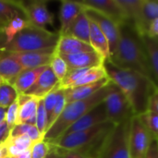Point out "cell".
<instances>
[{"mask_svg":"<svg viewBox=\"0 0 158 158\" xmlns=\"http://www.w3.org/2000/svg\"><path fill=\"white\" fill-rule=\"evenodd\" d=\"M107 78L129 100L135 116L147 111L149 99L157 86L150 78L130 69H120L109 60L104 63Z\"/></svg>","mask_w":158,"mask_h":158,"instance_id":"obj_1","label":"cell"},{"mask_svg":"<svg viewBox=\"0 0 158 158\" xmlns=\"http://www.w3.org/2000/svg\"><path fill=\"white\" fill-rule=\"evenodd\" d=\"M108 60L120 69L139 72L153 80L149 58L142 36L130 22L119 26V41Z\"/></svg>","mask_w":158,"mask_h":158,"instance_id":"obj_2","label":"cell"},{"mask_svg":"<svg viewBox=\"0 0 158 158\" xmlns=\"http://www.w3.org/2000/svg\"><path fill=\"white\" fill-rule=\"evenodd\" d=\"M115 126L106 121L84 131L65 134L49 143L59 149L79 151L88 158H98L106 137Z\"/></svg>","mask_w":158,"mask_h":158,"instance_id":"obj_3","label":"cell"},{"mask_svg":"<svg viewBox=\"0 0 158 158\" xmlns=\"http://www.w3.org/2000/svg\"><path fill=\"white\" fill-rule=\"evenodd\" d=\"M113 85V82L110 81L106 86L103 87L100 91H98L92 96L67 104L62 114L52 125V127H50L45 132L44 140L51 143L60 138L73 123L79 120L85 114L90 112L93 108L103 103L111 91Z\"/></svg>","mask_w":158,"mask_h":158,"instance_id":"obj_4","label":"cell"},{"mask_svg":"<svg viewBox=\"0 0 158 158\" xmlns=\"http://www.w3.org/2000/svg\"><path fill=\"white\" fill-rule=\"evenodd\" d=\"M58 39V32L29 25L19 31L11 42L0 46V52L25 53L55 50Z\"/></svg>","mask_w":158,"mask_h":158,"instance_id":"obj_5","label":"cell"},{"mask_svg":"<svg viewBox=\"0 0 158 158\" xmlns=\"http://www.w3.org/2000/svg\"><path fill=\"white\" fill-rule=\"evenodd\" d=\"M131 119L116 125L106 137L98 158H131L129 147Z\"/></svg>","mask_w":158,"mask_h":158,"instance_id":"obj_6","label":"cell"},{"mask_svg":"<svg viewBox=\"0 0 158 158\" xmlns=\"http://www.w3.org/2000/svg\"><path fill=\"white\" fill-rule=\"evenodd\" d=\"M103 103L106 107L107 119L114 125L121 124L135 116L129 100L115 84Z\"/></svg>","mask_w":158,"mask_h":158,"instance_id":"obj_7","label":"cell"},{"mask_svg":"<svg viewBox=\"0 0 158 158\" xmlns=\"http://www.w3.org/2000/svg\"><path fill=\"white\" fill-rule=\"evenodd\" d=\"M155 140L143 126L138 116L131 119L129 147L131 158H145Z\"/></svg>","mask_w":158,"mask_h":158,"instance_id":"obj_8","label":"cell"},{"mask_svg":"<svg viewBox=\"0 0 158 158\" xmlns=\"http://www.w3.org/2000/svg\"><path fill=\"white\" fill-rule=\"evenodd\" d=\"M23 10L25 19L30 25L45 29L47 26L54 23L53 14L47 8L46 1L32 0V1H19Z\"/></svg>","mask_w":158,"mask_h":158,"instance_id":"obj_9","label":"cell"},{"mask_svg":"<svg viewBox=\"0 0 158 158\" xmlns=\"http://www.w3.org/2000/svg\"><path fill=\"white\" fill-rule=\"evenodd\" d=\"M80 3L84 8L94 9L105 15L119 26L129 22L118 0H83L80 1Z\"/></svg>","mask_w":158,"mask_h":158,"instance_id":"obj_10","label":"cell"},{"mask_svg":"<svg viewBox=\"0 0 158 158\" xmlns=\"http://www.w3.org/2000/svg\"><path fill=\"white\" fill-rule=\"evenodd\" d=\"M88 18L100 28L106 35L110 48V56L115 52L119 41V25L106 17L105 15L90 8H84Z\"/></svg>","mask_w":158,"mask_h":158,"instance_id":"obj_11","label":"cell"},{"mask_svg":"<svg viewBox=\"0 0 158 158\" xmlns=\"http://www.w3.org/2000/svg\"><path fill=\"white\" fill-rule=\"evenodd\" d=\"M106 121H108V119H107L106 107H105L104 103H101L100 105H98L97 106L93 108L90 112H88L83 117H81L75 123H73L66 131V132L63 135L72 133V132H76V131H84V130L95 127L97 125L103 124Z\"/></svg>","mask_w":158,"mask_h":158,"instance_id":"obj_12","label":"cell"},{"mask_svg":"<svg viewBox=\"0 0 158 158\" xmlns=\"http://www.w3.org/2000/svg\"><path fill=\"white\" fill-rule=\"evenodd\" d=\"M55 50L25 53H8L23 69H31L50 65L51 58Z\"/></svg>","mask_w":158,"mask_h":158,"instance_id":"obj_13","label":"cell"},{"mask_svg":"<svg viewBox=\"0 0 158 158\" xmlns=\"http://www.w3.org/2000/svg\"><path fill=\"white\" fill-rule=\"evenodd\" d=\"M67 63L69 69H91L103 66L104 58L95 51L81 52L72 55H60Z\"/></svg>","mask_w":158,"mask_h":158,"instance_id":"obj_14","label":"cell"},{"mask_svg":"<svg viewBox=\"0 0 158 158\" xmlns=\"http://www.w3.org/2000/svg\"><path fill=\"white\" fill-rule=\"evenodd\" d=\"M41 99L22 94H19V117L17 124H31L35 125L36 123V113L38 105Z\"/></svg>","mask_w":158,"mask_h":158,"instance_id":"obj_15","label":"cell"},{"mask_svg":"<svg viewBox=\"0 0 158 158\" xmlns=\"http://www.w3.org/2000/svg\"><path fill=\"white\" fill-rule=\"evenodd\" d=\"M58 82L59 81L54 74L52 69L48 66L40 75L35 84L28 90L25 94L36 97L38 99H44Z\"/></svg>","mask_w":158,"mask_h":158,"instance_id":"obj_16","label":"cell"},{"mask_svg":"<svg viewBox=\"0 0 158 158\" xmlns=\"http://www.w3.org/2000/svg\"><path fill=\"white\" fill-rule=\"evenodd\" d=\"M109 82H110V80L108 78H106L102 81H99L94 83L85 84L81 86H76V87H72L69 89H64V94L66 96L67 104L88 98L92 96L93 94H96L103 87L106 86Z\"/></svg>","mask_w":158,"mask_h":158,"instance_id":"obj_17","label":"cell"},{"mask_svg":"<svg viewBox=\"0 0 158 158\" xmlns=\"http://www.w3.org/2000/svg\"><path fill=\"white\" fill-rule=\"evenodd\" d=\"M158 19V0H143L140 16L133 26L141 34H146L150 24Z\"/></svg>","mask_w":158,"mask_h":158,"instance_id":"obj_18","label":"cell"},{"mask_svg":"<svg viewBox=\"0 0 158 158\" xmlns=\"http://www.w3.org/2000/svg\"><path fill=\"white\" fill-rule=\"evenodd\" d=\"M84 9L81 6L80 1H69V0H63L61 2L60 6V30L58 31L59 35H64L72 22L76 19L79 14Z\"/></svg>","mask_w":158,"mask_h":158,"instance_id":"obj_19","label":"cell"},{"mask_svg":"<svg viewBox=\"0 0 158 158\" xmlns=\"http://www.w3.org/2000/svg\"><path fill=\"white\" fill-rule=\"evenodd\" d=\"M91 51L94 50L89 44L67 35H59V39L55 49V53L58 55H72Z\"/></svg>","mask_w":158,"mask_h":158,"instance_id":"obj_20","label":"cell"},{"mask_svg":"<svg viewBox=\"0 0 158 158\" xmlns=\"http://www.w3.org/2000/svg\"><path fill=\"white\" fill-rule=\"evenodd\" d=\"M90 45L92 48L99 54L104 60L110 58V48L108 41L100 28L90 19Z\"/></svg>","mask_w":158,"mask_h":158,"instance_id":"obj_21","label":"cell"},{"mask_svg":"<svg viewBox=\"0 0 158 158\" xmlns=\"http://www.w3.org/2000/svg\"><path fill=\"white\" fill-rule=\"evenodd\" d=\"M90 44V19L83 9L64 34Z\"/></svg>","mask_w":158,"mask_h":158,"instance_id":"obj_22","label":"cell"},{"mask_svg":"<svg viewBox=\"0 0 158 158\" xmlns=\"http://www.w3.org/2000/svg\"><path fill=\"white\" fill-rule=\"evenodd\" d=\"M22 70V67L8 53L0 52V76L6 82L13 84Z\"/></svg>","mask_w":158,"mask_h":158,"instance_id":"obj_23","label":"cell"},{"mask_svg":"<svg viewBox=\"0 0 158 158\" xmlns=\"http://www.w3.org/2000/svg\"><path fill=\"white\" fill-rule=\"evenodd\" d=\"M48 67V66H47ZM47 67H41L31 69H23L13 82V86L19 94H25L37 81L40 75Z\"/></svg>","mask_w":158,"mask_h":158,"instance_id":"obj_24","label":"cell"},{"mask_svg":"<svg viewBox=\"0 0 158 158\" xmlns=\"http://www.w3.org/2000/svg\"><path fill=\"white\" fill-rule=\"evenodd\" d=\"M141 36L146 48L153 80L158 88V38L151 37L147 34Z\"/></svg>","mask_w":158,"mask_h":158,"instance_id":"obj_25","label":"cell"},{"mask_svg":"<svg viewBox=\"0 0 158 158\" xmlns=\"http://www.w3.org/2000/svg\"><path fill=\"white\" fill-rule=\"evenodd\" d=\"M33 142L25 135L18 137H8L5 142L8 156L18 157L23 152L30 150Z\"/></svg>","mask_w":158,"mask_h":158,"instance_id":"obj_26","label":"cell"},{"mask_svg":"<svg viewBox=\"0 0 158 158\" xmlns=\"http://www.w3.org/2000/svg\"><path fill=\"white\" fill-rule=\"evenodd\" d=\"M19 16L25 18L19 1L0 0V19L2 21L7 23Z\"/></svg>","mask_w":158,"mask_h":158,"instance_id":"obj_27","label":"cell"},{"mask_svg":"<svg viewBox=\"0 0 158 158\" xmlns=\"http://www.w3.org/2000/svg\"><path fill=\"white\" fill-rule=\"evenodd\" d=\"M30 24L27 21V19L22 16L16 17L13 19H11L10 21H8L6 24V27H5V29H4V31L2 32V35H4L5 40L0 44V46L11 42L13 40V38L19 31H21L23 29H25Z\"/></svg>","mask_w":158,"mask_h":158,"instance_id":"obj_28","label":"cell"},{"mask_svg":"<svg viewBox=\"0 0 158 158\" xmlns=\"http://www.w3.org/2000/svg\"><path fill=\"white\" fill-rule=\"evenodd\" d=\"M28 136L33 143L44 140V136L40 133L35 125H31L27 123L17 124L15 125L9 133V137H18V136Z\"/></svg>","mask_w":158,"mask_h":158,"instance_id":"obj_29","label":"cell"},{"mask_svg":"<svg viewBox=\"0 0 158 158\" xmlns=\"http://www.w3.org/2000/svg\"><path fill=\"white\" fill-rule=\"evenodd\" d=\"M143 0H118L119 6L125 12L128 21L132 25L138 19Z\"/></svg>","mask_w":158,"mask_h":158,"instance_id":"obj_30","label":"cell"},{"mask_svg":"<svg viewBox=\"0 0 158 158\" xmlns=\"http://www.w3.org/2000/svg\"><path fill=\"white\" fill-rule=\"evenodd\" d=\"M18 97L19 94L12 84L6 81L0 84V106L7 108L17 101Z\"/></svg>","mask_w":158,"mask_h":158,"instance_id":"obj_31","label":"cell"},{"mask_svg":"<svg viewBox=\"0 0 158 158\" xmlns=\"http://www.w3.org/2000/svg\"><path fill=\"white\" fill-rule=\"evenodd\" d=\"M138 117L143 126L152 135L153 139L155 141H158V114L147 110Z\"/></svg>","mask_w":158,"mask_h":158,"instance_id":"obj_32","label":"cell"},{"mask_svg":"<svg viewBox=\"0 0 158 158\" xmlns=\"http://www.w3.org/2000/svg\"><path fill=\"white\" fill-rule=\"evenodd\" d=\"M49 67L52 69L54 74L56 75V77L57 78L58 81H61L67 75L68 71H69V67L67 65V63L65 62V60L62 58V56L56 53H53L52 58H51V62Z\"/></svg>","mask_w":158,"mask_h":158,"instance_id":"obj_33","label":"cell"},{"mask_svg":"<svg viewBox=\"0 0 158 158\" xmlns=\"http://www.w3.org/2000/svg\"><path fill=\"white\" fill-rule=\"evenodd\" d=\"M36 128L40 131V133L44 136L45 132L48 130V115L46 112V109L44 107V100L41 99L38 105L37 113H36Z\"/></svg>","mask_w":158,"mask_h":158,"instance_id":"obj_34","label":"cell"},{"mask_svg":"<svg viewBox=\"0 0 158 158\" xmlns=\"http://www.w3.org/2000/svg\"><path fill=\"white\" fill-rule=\"evenodd\" d=\"M67 106V100H66V96L64 94V89L60 88L58 94H57V99H56V104L52 111V114L48 119V129L50 127H52V125L56 121V119L59 118V116L62 114L65 106Z\"/></svg>","mask_w":158,"mask_h":158,"instance_id":"obj_35","label":"cell"},{"mask_svg":"<svg viewBox=\"0 0 158 158\" xmlns=\"http://www.w3.org/2000/svg\"><path fill=\"white\" fill-rule=\"evenodd\" d=\"M50 151V143L44 140H41L32 143L31 147V158H45Z\"/></svg>","mask_w":158,"mask_h":158,"instance_id":"obj_36","label":"cell"},{"mask_svg":"<svg viewBox=\"0 0 158 158\" xmlns=\"http://www.w3.org/2000/svg\"><path fill=\"white\" fill-rule=\"evenodd\" d=\"M60 85H59V82L55 86V88L43 99L44 100V107L46 109V112H47V115H48V119L52 114V111L56 104V99H57V94H58V92L60 90Z\"/></svg>","mask_w":158,"mask_h":158,"instance_id":"obj_37","label":"cell"},{"mask_svg":"<svg viewBox=\"0 0 158 158\" xmlns=\"http://www.w3.org/2000/svg\"><path fill=\"white\" fill-rule=\"evenodd\" d=\"M18 117H19V103L17 99L16 102H14L11 106H9L6 108L5 121L12 129L18 123Z\"/></svg>","mask_w":158,"mask_h":158,"instance_id":"obj_38","label":"cell"},{"mask_svg":"<svg viewBox=\"0 0 158 158\" xmlns=\"http://www.w3.org/2000/svg\"><path fill=\"white\" fill-rule=\"evenodd\" d=\"M57 149L59 150L62 158H88L85 155L76 150H63L59 148Z\"/></svg>","mask_w":158,"mask_h":158,"instance_id":"obj_39","label":"cell"},{"mask_svg":"<svg viewBox=\"0 0 158 158\" xmlns=\"http://www.w3.org/2000/svg\"><path fill=\"white\" fill-rule=\"evenodd\" d=\"M147 110L158 114V88H156V90L154 92V94L149 99Z\"/></svg>","mask_w":158,"mask_h":158,"instance_id":"obj_40","label":"cell"},{"mask_svg":"<svg viewBox=\"0 0 158 158\" xmlns=\"http://www.w3.org/2000/svg\"><path fill=\"white\" fill-rule=\"evenodd\" d=\"M11 128L6 124V121H3L0 123V143H3L6 141V139L9 137Z\"/></svg>","mask_w":158,"mask_h":158,"instance_id":"obj_41","label":"cell"},{"mask_svg":"<svg viewBox=\"0 0 158 158\" xmlns=\"http://www.w3.org/2000/svg\"><path fill=\"white\" fill-rule=\"evenodd\" d=\"M146 34L151 36V37H157L158 38V19H156V20H154L150 24V26H149V28L147 30Z\"/></svg>","mask_w":158,"mask_h":158,"instance_id":"obj_42","label":"cell"},{"mask_svg":"<svg viewBox=\"0 0 158 158\" xmlns=\"http://www.w3.org/2000/svg\"><path fill=\"white\" fill-rule=\"evenodd\" d=\"M145 158H158V145L156 141H154Z\"/></svg>","mask_w":158,"mask_h":158,"instance_id":"obj_43","label":"cell"},{"mask_svg":"<svg viewBox=\"0 0 158 158\" xmlns=\"http://www.w3.org/2000/svg\"><path fill=\"white\" fill-rule=\"evenodd\" d=\"M45 158H62V156L59 153V150L56 146H54L50 143V151H49L48 155L45 156Z\"/></svg>","mask_w":158,"mask_h":158,"instance_id":"obj_44","label":"cell"},{"mask_svg":"<svg viewBox=\"0 0 158 158\" xmlns=\"http://www.w3.org/2000/svg\"><path fill=\"white\" fill-rule=\"evenodd\" d=\"M7 155V151H6V147L5 145V143H0V158L6 157Z\"/></svg>","mask_w":158,"mask_h":158,"instance_id":"obj_45","label":"cell"},{"mask_svg":"<svg viewBox=\"0 0 158 158\" xmlns=\"http://www.w3.org/2000/svg\"><path fill=\"white\" fill-rule=\"evenodd\" d=\"M6 108H4L0 106V123L5 121L6 118Z\"/></svg>","mask_w":158,"mask_h":158,"instance_id":"obj_46","label":"cell"},{"mask_svg":"<svg viewBox=\"0 0 158 158\" xmlns=\"http://www.w3.org/2000/svg\"><path fill=\"white\" fill-rule=\"evenodd\" d=\"M17 158H31V149L27 150L25 152H23L22 154H20Z\"/></svg>","mask_w":158,"mask_h":158,"instance_id":"obj_47","label":"cell"},{"mask_svg":"<svg viewBox=\"0 0 158 158\" xmlns=\"http://www.w3.org/2000/svg\"><path fill=\"white\" fill-rule=\"evenodd\" d=\"M6 23H5L4 21H2V20L0 19V33L3 32V31H4L5 27H6Z\"/></svg>","mask_w":158,"mask_h":158,"instance_id":"obj_48","label":"cell"},{"mask_svg":"<svg viewBox=\"0 0 158 158\" xmlns=\"http://www.w3.org/2000/svg\"><path fill=\"white\" fill-rule=\"evenodd\" d=\"M3 82H5V81H4V80L2 79V77L0 76V84H2Z\"/></svg>","mask_w":158,"mask_h":158,"instance_id":"obj_49","label":"cell"},{"mask_svg":"<svg viewBox=\"0 0 158 158\" xmlns=\"http://www.w3.org/2000/svg\"><path fill=\"white\" fill-rule=\"evenodd\" d=\"M5 158H17V157H13V156H7L6 157H5Z\"/></svg>","mask_w":158,"mask_h":158,"instance_id":"obj_50","label":"cell"},{"mask_svg":"<svg viewBox=\"0 0 158 158\" xmlns=\"http://www.w3.org/2000/svg\"><path fill=\"white\" fill-rule=\"evenodd\" d=\"M156 143H157V145H158V141H156Z\"/></svg>","mask_w":158,"mask_h":158,"instance_id":"obj_51","label":"cell"}]
</instances>
